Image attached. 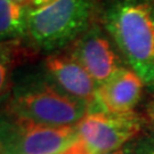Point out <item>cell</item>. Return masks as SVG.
Returning a JSON list of instances; mask_svg holds the SVG:
<instances>
[{"label": "cell", "mask_w": 154, "mask_h": 154, "mask_svg": "<svg viewBox=\"0 0 154 154\" xmlns=\"http://www.w3.org/2000/svg\"><path fill=\"white\" fill-rule=\"evenodd\" d=\"M0 154H2V152H1V149H0Z\"/></svg>", "instance_id": "cell-17"}, {"label": "cell", "mask_w": 154, "mask_h": 154, "mask_svg": "<svg viewBox=\"0 0 154 154\" xmlns=\"http://www.w3.org/2000/svg\"><path fill=\"white\" fill-rule=\"evenodd\" d=\"M100 86L121 70V62L110 40L98 28L93 26L74 41L69 51Z\"/></svg>", "instance_id": "cell-6"}, {"label": "cell", "mask_w": 154, "mask_h": 154, "mask_svg": "<svg viewBox=\"0 0 154 154\" xmlns=\"http://www.w3.org/2000/svg\"><path fill=\"white\" fill-rule=\"evenodd\" d=\"M54 0H29L28 7L31 11H34V9H39V8H42L45 6L49 5Z\"/></svg>", "instance_id": "cell-12"}, {"label": "cell", "mask_w": 154, "mask_h": 154, "mask_svg": "<svg viewBox=\"0 0 154 154\" xmlns=\"http://www.w3.org/2000/svg\"><path fill=\"white\" fill-rule=\"evenodd\" d=\"M143 80L134 71L122 67L106 82L98 86L95 103L89 111L113 114L132 112L142 97Z\"/></svg>", "instance_id": "cell-8"}, {"label": "cell", "mask_w": 154, "mask_h": 154, "mask_svg": "<svg viewBox=\"0 0 154 154\" xmlns=\"http://www.w3.org/2000/svg\"><path fill=\"white\" fill-rule=\"evenodd\" d=\"M78 136L95 154L119 149L137 136L142 120L134 112L113 114L103 111H89L77 126Z\"/></svg>", "instance_id": "cell-5"}, {"label": "cell", "mask_w": 154, "mask_h": 154, "mask_svg": "<svg viewBox=\"0 0 154 154\" xmlns=\"http://www.w3.org/2000/svg\"><path fill=\"white\" fill-rule=\"evenodd\" d=\"M147 118H149V125L154 130V98L152 99V102L149 103L147 107Z\"/></svg>", "instance_id": "cell-13"}, {"label": "cell", "mask_w": 154, "mask_h": 154, "mask_svg": "<svg viewBox=\"0 0 154 154\" xmlns=\"http://www.w3.org/2000/svg\"><path fill=\"white\" fill-rule=\"evenodd\" d=\"M78 138L75 126H48L16 118L0 123L2 154H57Z\"/></svg>", "instance_id": "cell-4"}, {"label": "cell", "mask_w": 154, "mask_h": 154, "mask_svg": "<svg viewBox=\"0 0 154 154\" xmlns=\"http://www.w3.org/2000/svg\"><path fill=\"white\" fill-rule=\"evenodd\" d=\"M22 55L18 40L0 41V95L6 91L11 71L23 60Z\"/></svg>", "instance_id": "cell-10"}, {"label": "cell", "mask_w": 154, "mask_h": 154, "mask_svg": "<svg viewBox=\"0 0 154 154\" xmlns=\"http://www.w3.org/2000/svg\"><path fill=\"white\" fill-rule=\"evenodd\" d=\"M14 1H16L18 4H22V5H26L28 6V1L29 0H14Z\"/></svg>", "instance_id": "cell-15"}, {"label": "cell", "mask_w": 154, "mask_h": 154, "mask_svg": "<svg viewBox=\"0 0 154 154\" xmlns=\"http://www.w3.org/2000/svg\"><path fill=\"white\" fill-rule=\"evenodd\" d=\"M99 154H130V153L128 151H126L125 149H114V151L104 152V153H99Z\"/></svg>", "instance_id": "cell-14"}, {"label": "cell", "mask_w": 154, "mask_h": 154, "mask_svg": "<svg viewBox=\"0 0 154 154\" xmlns=\"http://www.w3.org/2000/svg\"><path fill=\"white\" fill-rule=\"evenodd\" d=\"M105 29L147 85H154V14L151 6L136 0H118L103 15Z\"/></svg>", "instance_id": "cell-1"}, {"label": "cell", "mask_w": 154, "mask_h": 154, "mask_svg": "<svg viewBox=\"0 0 154 154\" xmlns=\"http://www.w3.org/2000/svg\"><path fill=\"white\" fill-rule=\"evenodd\" d=\"M90 110L86 102L46 82L28 83L11 95L6 112L9 118L55 127H74Z\"/></svg>", "instance_id": "cell-2"}, {"label": "cell", "mask_w": 154, "mask_h": 154, "mask_svg": "<svg viewBox=\"0 0 154 154\" xmlns=\"http://www.w3.org/2000/svg\"><path fill=\"white\" fill-rule=\"evenodd\" d=\"M57 154H95L87 146V144L83 142L82 139L78 138L77 140L73 144H71L67 149H65L64 151H62Z\"/></svg>", "instance_id": "cell-11"}, {"label": "cell", "mask_w": 154, "mask_h": 154, "mask_svg": "<svg viewBox=\"0 0 154 154\" xmlns=\"http://www.w3.org/2000/svg\"><path fill=\"white\" fill-rule=\"evenodd\" d=\"M45 67L57 87L93 106L98 85L70 53L49 55L45 60Z\"/></svg>", "instance_id": "cell-7"}, {"label": "cell", "mask_w": 154, "mask_h": 154, "mask_svg": "<svg viewBox=\"0 0 154 154\" xmlns=\"http://www.w3.org/2000/svg\"><path fill=\"white\" fill-rule=\"evenodd\" d=\"M31 9L14 0H0V40H18L28 34Z\"/></svg>", "instance_id": "cell-9"}, {"label": "cell", "mask_w": 154, "mask_h": 154, "mask_svg": "<svg viewBox=\"0 0 154 154\" xmlns=\"http://www.w3.org/2000/svg\"><path fill=\"white\" fill-rule=\"evenodd\" d=\"M93 0H54L30 11L28 35L45 50L62 48L88 30Z\"/></svg>", "instance_id": "cell-3"}, {"label": "cell", "mask_w": 154, "mask_h": 154, "mask_svg": "<svg viewBox=\"0 0 154 154\" xmlns=\"http://www.w3.org/2000/svg\"><path fill=\"white\" fill-rule=\"evenodd\" d=\"M140 154H154V149H149V151H146L145 153H140Z\"/></svg>", "instance_id": "cell-16"}]
</instances>
